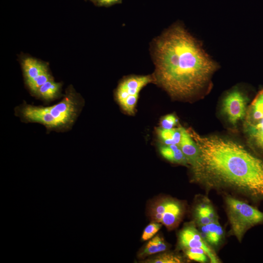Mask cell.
Listing matches in <instances>:
<instances>
[{
  "instance_id": "22",
  "label": "cell",
  "mask_w": 263,
  "mask_h": 263,
  "mask_svg": "<svg viewBox=\"0 0 263 263\" xmlns=\"http://www.w3.org/2000/svg\"><path fill=\"white\" fill-rule=\"evenodd\" d=\"M178 122V119L173 114L164 116L160 121L161 127L166 129L174 128Z\"/></svg>"
},
{
  "instance_id": "18",
  "label": "cell",
  "mask_w": 263,
  "mask_h": 263,
  "mask_svg": "<svg viewBox=\"0 0 263 263\" xmlns=\"http://www.w3.org/2000/svg\"><path fill=\"white\" fill-rule=\"evenodd\" d=\"M207 202H202L198 204L195 209V218L199 226L211 223L207 213Z\"/></svg>"
},
{
  "instance_id": "19",
  "label": "cell",
  "mask_w": 263,
  "mask_h": 263,
  "mask_svg": "<svg viewBox=\"0 0 263 263\" xmlns=\"http://www.w3.org/2000/svg\"><path fill=\"white\" fill-rule=\"evenodd\" d=\"M52 78L53 77L48 71L38 76L26 84L31 93L35 95L38 89L45 83Z\"/></svg>"
},
{
  "instance_id": "12",
  "label": "cell",
  "mask_w": 263,
  "mask_h": 263,
  "mask_svg": "<svg viewBox=\"0 0 263 263\" xmlns=\"http://www.w3.org/2000/svg\"><path fill=\"white\" fill-rule=\"evenodd\" d=\"M179 146L187 158L188 165H192L197 160L199 151L196 144L187 130L183 127Z\"/></svg>"
},
{
  "instance_id": "7",
  "label": "cell",
  "mask_w": 263,
  "mask_h": 263,
  "mask_svg": "<svg viewBox=\"0 0 263 263\" xmlns=\"http://www.w3.org/2000/svg\"><path fill=\"white\" fill-rule=\"evenodd\" d=\"M178 244L183 250L188 248L202 249L206 252L210 263H219L218 257L193 225H187L180 231Z\"/></svg>"
},
{
  "instance_id": "17",
  "label": "cell",
  "mask_w": 263,
  "mask_h": 263,
  "mask_svg": "<svg viewBox=\"0 0 263 263\" xmlns=\"http://www.w3.org/2000/svg\"><path fill=\"white\" fill-rule=\"evenodd\" d=\"M183 260L181 257L171 253H164L149 259L145 263H180Z\"/></svg>"
},
{
  "instance_id": "13",
  "label": "cell",
  "mask_w": 263,
  "mask_h": 263,
  "mask_svg": "<svg viewBox=\"0 0 263 263\" xmlns=\"http://www.w3.org/2000/svg\"><path fill=\"white\" fill-rule=\"evenodd\" d=\"M159 150L161 155L170 162L184 166L188 165L187 159L179 145L163 144L159 146Z\"/></svg>"
},
{
  "instance_id": "15",
  "label": "cell",
  "mask_w": 263,
  "mask_h": 263,
  "mask_svg": "<svg viewBox=\"0 0 263 263\" xmlns=\"http://www.w3.org/2000/svg\"><path fill=\"white\" fill-rule=\"evenodd\" d=\"M167 248L168 245L164 239L158 234L150 239L139 253V257L145 258L155 254L162 253Z\"/></svg>"
},
{
  "instance_id": "2",
  "label": "cell",
  "mask_w": 263,
  "mask_h": 263,
  "mask_svg": "<svg viewBox=\"0 0 263 263\" xmlns=\"http://www.w3.org/2000/svg\"><path fill=\"white\" fill-rule=\"evenodd\" d=\"M154 82L172 97L188 99L204 89L216 64L180 25L170 27L155 41Z\"/></svg>"
},
{
  "instance_id": "11",
  "label": "cell",
  "mask_w": 263,
  "mask_h": 263,
  "mask_svg": "<svg viewBox=\"0 0 263 263\" xmlns=\"http://www.w3.org/2000/svg\"><path fill=\"white\" fill-rule=\"evenodd\" d=\"M199 227L201 236L207 243L216 246L222 241L224 232L218 221Z\"/></svg>"
},
{
  "instance_id": "9",
  "label": "cell",
  "mask_w": 263,
  "mask_h": 263,
  "mask_svg": "<svg viewBox=\"0 0 263 263\" xmlns=\"http://www.w3.org/2000/svg\"><path fill=\"white\" fill-rule=\"evenodd\" d=\"M243 126L249 142L263 150V113L245 117Z\"/></svg>"
},
{
  "instance_id": "5",
  "label": "cell",
  "mask_w": 263,
  "mask_h": 263,
  "mask_svg": "<svg viewBox=\"0 0 263 263\" xmlns=\"http://www.w3.org/2000/svg\"><path fill=\"white\" fill-rule=\"evenodd\" d=\"M154 81L153 75H132L125 78L115 91V98L122 110L133 115L141 90Z\"/></svg>"
},
{
  "instance_id": "4",
  "label": "cell",
  "mask_w": 263,
  "mask_h": 263,
  "mask_svg": "<svg viewBox=\"0 0 263 263\" xmlns=\"http://www.w3.org/2000/svg\"><path fill=\"white\" fill-rule=\"evenodd\" d=\"M225 204L232 234L239 242L249 228L263 222V212L242 200L228 195Z\"/></svg>"
},
{
  "instance_id": "16",
  "label": "cell",
  "mask_w": 263,
  "mask_h": 263,
  "mask_svg": "<svg viewBox=\"0 0 263 263\" xmlns=\"http://www.w3.org/2000/svg\"><path fill=\"white\" fill-rule=\"evenodd\" d=\"M183 127L174 128L170 129L161 127L156 129V133L159 139L165 145H179L180 142Z\"/></svg>"
},
{
  "instance_id": "1",
  "label": "cell",
  "mask_w": 263,
  "mask_h": 263,
  "mask_svg": "<svg viewBox=\"0 0 263 263\" xmlns=\"http://www.w3.org/2000/svg\"><path fill=\"white\" fill-rule=\"evenodd\" d=\"M199 151L190 166L194 181L207 188L225 189L263 201V160L242 145L187 129Z\"/></svg>"
},
{
  "instance_id": "6",
  "label": "cell",
  "mask_w": 263,
  "mask_h": 263,
  "mask_svg": "<svg viewBox=\"0 0 263 263\" xmlns=\"http://www.w3.org/2000/svg\"><path fill=\"white\" fill-rule=\"evenodd\" d=\"M150 216L152 221L161 223L168 229L175 228L184 214L182 204L171 198H162L153 203L150 208Z\"/></svg>"
},
{
  "instance_id": "23",
  "label": "cell",
  "mask_w": 263,
  "mask_h": 263,
  "mask_svg": "<svg viewBox=\"0 0 263 263\" xmlns=\"http://www.w3.org/2000/svg\"><path fill=\"white\" fill-rule=\"evenodd\" d=\"M119 0H98V1L103 5H109L118 1Z\"/></svg>"
},
{
  "instance_id": "3",
  "label": "cell",
  "mask_w": 263,
  "mask_h": 263,
  "mask_svg": "<svg viewBox=\"0 0 263 263\" xmlns=\"http://www.w3.org/2000/svg\"><path fill=\"white\" fill-rule=\"evenodd\" d=\"M84 105V100L80 95L73 88H69L62 99L55 105L35 106L23 101L15 108L14 112L22 122L41 124L48 132H61L72 129Z\"/></svg>"
},
{
  "instance_id": "14",
  "label": "cell",
  "mask_w": 263,
  "mask_h": 263,
  "mask_svg": "<svg viewBox=\"0 0 263 263\" xmlns=\"http://www.w3.org/2000/svg\"><path fill=\"white\" fill-rule=\"evenodd\" d=\"M61 86V83L51 79L38 89L35 95L46 102L53 101L59 97Z\"/></svg>"
},
{
  "instance_id": "10",
  "label": "cell",
  "mask_w": 263,
  "mask_h": 263,
  "mask_svg": "<svg viewBox=\"0 0 263 263\" xmlns=\"http://www.w3.org/2000/svg\"><path fill=\"white\" fill-rule=\"evenodd\" d=\"M21 64L26 84L49 71L47 65L33 57L25 58Z\"/></svg>"
},
{
  "instance_id": "8",
  "label": "cell",
  "mask_w": 263,
  "mask_h": 263,
  "mask_svg": "<svg viewBox=\"0 0 263 263\" xmlns=\"http://www.w3.org/2000/svg\"><path fill=\"white\" fill-rule=\"evenodd\" d=\"M245 96L238 90L231 91L224 98L223 111L233 125L244 119L247 110Z\"/></svg>"
},
{
  "instance_id": "21",
  "label": "cell",
  "mask_w": 263,
  "mask_h": 263,
  "mask_svg": "<svg viewBox=\"0 0 263 263\" xmlns=\"http://www.w3.org/2000/svg\"><path fill=\"white\" fill-rule=\"evenodd\" d=\"M162 225L160 223L152 221L145 228L142 235V240L145 241L152 238L159 230Z\"/></svg>"
},
{
  "instance_id": "20",
  "label": "cell",
  "mask_w": 263,
  "mask_h": 263,
  "mask_svg": "<svg viewBox=\"0 0 263 263\" xmlns=\"http://www.w3.org/2000/svg\"><path fill=\"white\" fill-rule=\"evenodd\" d=\"M183 251L187 257L191 260L200 263H206L209 260L206 252L202 249L188 248Z\"/></svg>"
}]
</instances>
